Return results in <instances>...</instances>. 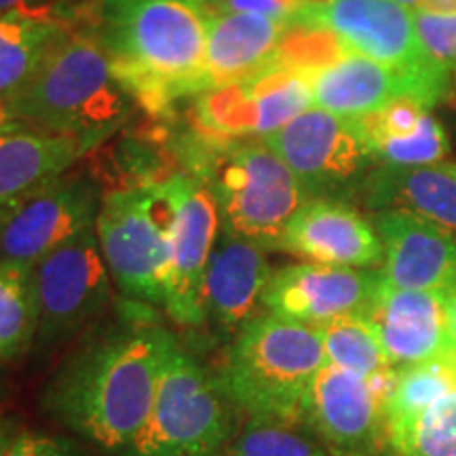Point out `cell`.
Listing matches in <instances>:
<instances>
[{"label": "cell", "instance_id": "6da1fadb", "mask_svg": "<svg viewBox=\"0 0 456 456\" xmlns=\"http://www.w3.org/2000/svg\"><path fill=\"white\" fill-rule=\"evenodd\" d=\"M180 342L157 323H135L91 342L45 389L43 406L72 433L117 454L140 431Z\"/></svg>", "mask_w": 456, "mask_h": 456}, {"label": "cell", "instance_id": "7a4b0ae2", "mask_svg": "<svg viewBox=\"0 0 456 456\" xmlns=\"http://www.w3.org/2000/svg\"><path fill=\"white\" fill-rule=\"evenodd\" d=\"M208 0H95V32L138 106L163 117L205 89Z\"/></svg>", "mask_w": 456, "mask_h": 456}, {"label": "cell", "instance_id": "3957f363", "mask_svg": "<svg viewBox=\"0 0 456 456\" xmlns=\"http://www.w3.org/2000/svg\"><path fill=\"white\" fill-rule=\"evenodd\" d=\"M180 159L209 188L222 231L277 252L294 214L311 195L260 138H220L195 127L178 144Z\"/></svg>", "mask_w": 456, "mask_h": 456}, {"label": "cell", "instance_id": "277c9868", "mask_svg": "<svg viewBox=\"0 0 456 456\" xmlns=\"http://www.w3.org/2000/svg\"><path fill=\"white\" fill-rule=\"evenodd\" d=\"M26 127L100 144L129 121L138 102L112 70L95 28H72L20 94L9 100Z\"/></svg>", "mask_w": 456, "mask_h": 456}, {"label": "cell", "instance_id": "5b68a950", "mask_svg": "<svg viewBox=\"0 0 456 456\" xmlns=\"http://www.w3.org/2000/svg\"><path fill=\"white\" fill-rule=\"evenodd\" d=\"M326 363L319 328L260 313L232 338L218 380L248 419L298 425L309 387Z\"/></svg>", "mask_w": 456, "mask_h": 456}, {"label": "cell", "instance_id": "8992f818", "mask_svg": "<svg viewBox=\"0 0 456 456\" xmlns=\"http://www.w3.org/2000/svg\"><path fill=\"white\" fill-rule=\"evenodd\" d=\"M237 410L220 380L178 346L146 423L114 456H226Z\"/></svg>", "mask_w": 456, "mask_h": 456}, {"label": "cell", "instance_id": "52a82bcc", "mask_svg": "<svg viewBox=\"0 0 456 456\" xmlns=\"http://www.w3.org/2000/svg\"><path fill=\"white\" fill-rule=\"evenodd\" d=\"M171 226L174 209L163 180L114 188L102 197L95 232L110 277L131 300L163 306Z\"/></svg>", "mask_w": 456, "mask_h": 456}, {"label": "cell", "instance_id": "ba28073f", "mask_svg": "<svg viewBox=\"0 0 456 456\" xmlns=\"http://www.w3.org/2000/svg\"><path fill=\"white\" fill-rule=\"evenodd\" d=\"M296 21L326 28L346 51L412 74L440 98L448 94L452 77L427 53L412 9L393 0H323Z\"/></svg>", "mask_w": 456, "mask_h": 456}, {"label": "cell", "instance_id": "9c48e42d", "mask_svg": "<svg viewBox=\"0 0 456 456\" xmlns=\"http://www.w3.org/2000/svg\"><path fill=\"white\" fill-rule=\"evenodd\" d=\"M313 197L355 195L376 167L359 118L313 106L265 138Z\"/></svg>", "mask_w": 456, "mask_h": 456}, {"label": "cell", "instance_id": "30bf717a", "mask_svg": "<svg viewBox=\"0 0 456 456\" xmlns=\"http://www.w3.org/2000/svg\"><path fill=\"white\" fill-rule=\"evenodd\" d=\"M395 370L362 379L334 366L319 370L300 423L332 456H379L387 448V395Z\"/></svg>", "mask_w": 456, "mask_h": 456}, {"label": "cell", "instance_id": "8fae6325", "mask_svg": "<svg viewBox=\"0 0 456 456\" xmlns=\"http://www.w3.org/2000/svg\"><path fill=\"white\" fill-rule=\"evenodd\" d=\"M171 209V256L163 309L182 328L205 323V277L216 239L220 235L218 205L209 188L188 171L163 180Z\"/></svg>", "mask_w": 456, "mask_h": 456}, {"label": "cell", "instance_id": "7c38bea8", "mask_svg": "<svg viewBox=\"0 0 456 456\" xmlns=\"http://www.w3.org/2000/svg\"><path fill=\"white\" fill-rule=\"evenodd\" d=\"M387 448L393 456H456V349L395 370Z\"/></svg>", "mask_w": 456, "mask_h": 456}, {"label": "cell", "instance_id": "4fadbf2b", "mask_svg": "<svg viewBox=\"0 0 456 456\" xmlns=\"http://www.w3.org/2000/svg\"><path fill=\"white\" fill-rule=\"evenodd\" d=\"M38 302V345H53L106 309L112 277L95 228L32 265Z\"/></svg>", "mask_w": 456, "mask_h": 456}, {"label": "cell", "instance_id": "5bb4252c", "mask_svg": "<svg viewBox=\"0 0 456 456\" xmlns=\"http://www.w3.org/2000/svg\"><path fill=\"white\" fill-rule=\"evenodd\" d=\"M102 197L83 175H64L0 208V260L37 265L49 252L95 228Z\"/></svg>", "mask_w": 456, "mask_h": 456}, {"label": "cell", "instance_id": "9a60e30c", "mask_svg": "<svg viewBox=\"0 0 456 456\" xmlns=\"http://www.w3.org/2000/svg\"><path fill=\"white\" fill-rule=\"evenodd\" d=\"M309 108V77L275 61L248 81L195 95V127L220 138L265 140Z\"/></svg>", "mask_w": 456, "mask_h": 456}, {"label": "cell", "instance_id": "2e32d148", "mask_svg": "<svg viewBox=\"0 0 456 456\" xmlns=\"http://www.w3.org/2000/svg\"><path fill=\"white\" fill-rule=\"evenodd\" d=\"M380 277V269L296 262L273 273L262 296V311L322 328L338 317L366 313Z\"/></svg>", "mask_w": 456, "mask_h": 456}, {"label": "cell", "instance_id": "e0dca14e", "mask_svg": "<svg viewBox=\"0 0 456 456\" xmlns=\"http://www.w3.org/2000/svg\"><path fill=\"white\" fill-rule=\"evenodd\" d=\"M279 249L330 266H383V243L372 220L342 199H309L289 220Z\"/></svg>", "mask_w": 456, "mask_h": 456}, {"label": "cell", "instance_id": "ac0fdd59", "mask_svg": "<svg viewBox=\"0 0 456 456\" xmlns=\"http://www.w3.org/2000/svg\"><path fill=\"white\" fill-rule=\"evenodd\" d=\"M366 315L395 370L454 351L444 289H403L380 277Z\"/></svg>", "mask_w": 456, "mask_h": 456}, {"label": "cell", "instance_id": "d6986e66", "mask_svg": "<svg viewBox=\"0 0 456 456\" xmlns=\"http://www.w3.org/2000/svg\"><path fill=\"white\" fill-rule=\"evenodd\" d=\"M306 77L313 91V106L349 118L368 117L399 98H414L429 108L442 100L412 74L351 51L326 61Z\"/></svg>", "mask_w": 456, "mask_h": 456}, {"label": "cell", "instance_id": "ffe728a7", "mask_svg": "<svg viewBox=\"0 0 456 456\" xmlns=\"http://www.w3.org/2000/svg\"><path fill=\"white\" fill-rule=\"evenodd\" d=\"M383 243L380 273L403 289H446L456 279V241L433 222L408 209L370 216Z\"/></svg>", "mask_w": 456, "mask_h": 456}, {"label": "cell", "instance_id": "44dd1931", "mask_svg": "<svg viewBox=\"0 0 456 456\" xmlns=\"http://www.w3.org/2000/svg\"><path fill=\"white\" fill-rule=\"evenodd\" d=\"M271 275L265 249L220 228L205 277V322L237 336L249 319L260 315Z\"/></svg>", "mask_w": 456, "mask_h": 456}, {"label": "cell", "instance_id": "7402d4cb", "mask_svg": "<svg viewBox=\"0 0 456 456\" xmlns=\"http://www.w3.org/2000/svg\"><path fill=\"white\" fill-rule=\"evenodd\" d=\"M289 24L266 15L212 11L203 91L243 83L275 64Z\"/></svg>", "mask_w": 456, "mask_h": 456}, {"label": "cell", "instance_id": "603a6c76", "mask_svg": "<svg viewBox=\"0 0 456 456\" xmlns=\"http://www.w3.org/2000/svg\"><path fill=\"white\" fill-rule=\"evenodd\" d=\"M98 144L26 125L0 129V208L64 178Z\"/></svg>", "mask_w": 456, "mask_h": 456}, {"label": "cell", "instance_id": "cb8c5ba5", "mask_svg": "<svg viewBox=\"0 0 456 456\" xmlns=\"http://www.w3.org/2000/svg\"><path fill=\"white\" fill-rule=\"evenodd\" d=\"M355 197L372 212L408 209L433 222L456 241V178L440 165L429 167H389L376 165Z\"/></svg>", "mask_w": 456, "mask_h": 456}, {"label": "cell", "instance_id": "d4e9b609", "mask_svg": "<svg viewBox=\"0 0 456 456\" xmlns=\"http://www.w3.org/2000/svg\"><path fill=\"white\" fill-rule=\"evenodd\" d=\"M72 28L0 15V100L26 87L55 43Z\"/></svg>", "mask_w": 456, "mask_h": 456}, {"label": "cell", "instance_id": "484cf974", "mask_svg": "<svg viewBox=\"0 0 456 456\" xmlns=\"http://www.w3.org/2000/svg\"><path fill=\"white\" fill-rule=\"evenodd\" d=\"M38 336L32 265L0 260V362L24 357Z\"/></svg>", "mask_w": 456, "mask_h": 456}, {"label": "cell", "instance_id": "4316f807", "mask_svg": "<svg viewBox=\"0 0 456 456\" xmlns=\"http://www.w3.org/2000/svg\"><path fill=\"white\" fill-rule=\"evenodd\" d=\"M328 366L362 379H379L393 372L380 336L366 313L345 315L319 328Z\"/></svg>", "mask_w": 456, "mask_h": 456}, {"label": "cell", "instance_id": "83f0119b", "mask_svg": "<svg viewBox=\"0 0 456 456\" xmlns=\"http://www.w3.org/2000/svg\"><path fill=\"white\" fill-rule=\"evenodd\" d=\"M376 165L389 167H429L450 155V140L444 125L427 112L414 129L399 135H380L368 140Z\"/></svg>", "mask_w": 456, "mask_h": 456}, {"label": "cell", "instance_id": "f1b7e54d", "mask_svg": "<svg viewBox=\"0 0 456 456\" xmlns=\"http://www.w3.org/2000/svg\"><path fill=\"white\" fill-rule=\"evenodd\" d=\"M226 456H332L296 423L249 419L237 433Z\"/></svg>", "mask_w": 456, "mask_h": 456}, {"label": "cell", "instance_id": "f546056e", "mask_svg": "<svg viewBox=\"0 0 456 456\" xmlns=\"http://www.w3.org/2000/svg\"><path fill=\"white\" fill-rule=\"evenodd\" d=\"M0 15L78 28L89 15H95V9L89 0H0Z\"/></svg>", "mask_w": 456, "mask_h": 456}, {"label": "cell", "instance_id": "4dcf8cb0", "mask_svg": "<svg viewBox=\"0 0 456 456\" xmlns=\"http://www.w3.org/2000/svg\"><path fill=\"white\" fill-rule=\"evenodd\" d=\"M414 24L420 43L433 60L446 70L450 77H456V13H431V11L416 9Z\"/></svg>", "mask_w": 456, "mask_h": 456}, {"label": "cell", "instance_id": "1f68e13d", "mask_svg": "<svg viewBox=\"0 0 456 456\" xmlns=\"http://www.w3.org/2000/svg\"><path fill=\"white\" fill-rule=\"evenodd\" d=\"M4 456H77V452L61 437L41 431H20Z\"/></svg>", "mask_w": 456, "mask_h": 456}, {"label": "cell", "instance_id": "d6a6232c", "mask_svg": "<svg viewBox=\"0 0 456 456\" xmlns=\"http://www.w3.org/2000/svg\"><path fill=\"white\" fill-rule=\"evenodd\" d=\"M444 300H446V323L448 334L452 340V346L456 349V279L444 289Z\"/></svg>", "mask_w": 456, "mask_h": 456}, {"label": "cell", "instance_id": "836d02e7", "mask_svg": "<svg viewBox=\"0 0 456 456\" xmlns=\"http://www.w3.org/2000/svg\"><path fill=\"white\" fill-rule=\"evenodd\" d=\"M17 433H20V429H17V425L13 423V420L0 414V456H4L9 452L11 444L15 442Z\"/></svg>", "mask_w": 456, "mask_h": 456}, {"label": "cell", "instance_id": "e575fe53", "mask_svg": "<svg viewBox=\"0 0 456 456\" xmlns=\"http://www.w3.org/2000/svg\"><path fill=\"white\" fill-rule=\"evenodd\" d=\"M423 11H431V13H456V0H423L420 7Z\"/></svg>", "mask_w": 456, "mask_h": 456}, {"label": "cell", "instance_id": "d590c367", "mask_svg": "<svg viewBox=\"0 0 456 456\" xmlns=\"http://www.w3.org/2000/svg\"><path fill=\"white\" fill-rule=\"evenodd\" d=\"M15 125H21V123L17 121L11 102L9 100H0V129L15 127Z\"/></svg>", "mask_w": 456, "mask_h": 456}, {"label": "cell", "instance_id": "8d00e7d4", "mask_svg": "<svg viewBox=\"0 0 456 456\" xmlns=\"http://www.w3.org/2000/svg\"><path fill=\"white\" fill-rule=\"evenodd\" d=\"M393 3H397V4H402V7H408V9L416 11L420 7V3H423V0H393Z\"/></svg>", "mask_w": 456, "mask_h": 456}, {"label": "cell", "instance_id": "74e56055", "mask_svg": "<svg viewBox=\"0 0 456 456\" xmlns=\"http://www.w3.org/2000/svg\"><path fill=\"white\" fill-rule=\"evenodd\" d=\"M4 366H7V363L0 362V395H3V391H4V379H7V372H4Z\"/></svg>", "mask_w": 456, "mask_h": 456}, {"label": "cell", "instance_id": "f35d334b", "mask_svg": "<svg viewBox=\"0 0 456 456\" xmlns=\"http://www.w3.org/2000/svg\"><path fill=\"white\" fill-rule=\"evenodd\" d=\"M440 167L444 171H448L450 175H454V178H456V163H440Z\"/></svg>", "mask_w": 456, "mask_h": 456}]
</instances>
